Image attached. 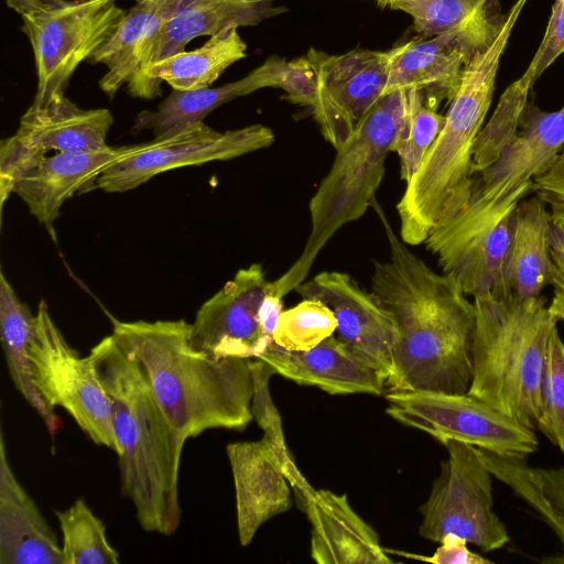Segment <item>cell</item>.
<instances>
[{
    "instance_id": "obj_39",
    "label": "cell",
    "mask_w": 564,
    "mask_h": 564,
    "mask_svg": "<svg viewBox=\"0 0 564 564\" xmlns=\"http://www.w3.org/2000/svg\"><path fill=\"white\" fill-rule=\"evenodd\" d=\"M564 53V0H554L544 36L531 63L541 74Z\"/></svg>"
},
{
    "instance_id": "obj_9",
    "label": "cell",
    "mask_w": 564,
    "mask_h": 564,
    "mask_svg": "<svg viewBox=\"0 0 564 564\" xmlns=\"http://www.w3.org/2000/svg\"><path fill=\"white\" fill-rule=\"evenodd\" d=\"M442 444L447 458L420 508V535L438 543L453 533L484 552L502 549L510 538L494 511L492 474L475 446L455 440Z\"/></svg>"
},
{
    "instance_id": "obj_6",
    "label": "cell",
    "mask_w": 564,
    "mask_h": 564,
    "mask_svg": "<svg viewBox=\"0 0 564 564\" xmlns=\"http://www.w3.org/2000/svg\"><path fill=\"white\" fill-rule=\"evenodd\" d=\"M426 97L419 90L383 95L339 150L308 204L311 230L297 260L278 280L272 293L283 297L305 281L316 257L346 224L370 206L384 176L386 159L414 106Z\"/></svg>"
},
{
    "instance_id": "obj_7",
    "label": "cell",
    "mask_w": 564,
    "mask_h": 564,
    "mask_svg": "<svg viewBox=\"0 0 564 564\" xmlns=\"http://www.w3.org/2000/svg\"><path fill=\"white\" fill-rule=\"evenodd\" d=\"M519 128L498 159L474 175L466 205L430 231L424 242L438 264L511 215L533 192L534 178L547 171L564 149V106L547 112L528 101Z\"/></svg>"
},
{
    "instance_id": "obj_13",
    "label": "cell",
    "mask_w": 564,
    "mask_h": 564,
    "mask_svg": "<svg viewBox=\"0 0 564 564\" xmlns=\"http://www.w3.org/2000/svg\"><path fill=\"white\" fill-rule=\"evenodd\" d=\"M317 67V89L312 113L324 139L343 148L357 126L384 95L390 51L355 48L329 55L310 48Z\"/></svg>"
},
{
    "instance_id": "obj_31",
    "label": "cell",
    "mask_w": 564,
    "mask_h": 564,
    "mask_svg": "<svg viewBox=\"0 0 564 564\" xmlns=\"http://www.w3.org/2000/svg\"><path fill=\"white\" fill-rule=\"evenodd\" d=\"M536 79L535 67L530 63L522 76L511 83L501 95L491 118L476 139L473 151L474 175L495 162L517 138L521 115Z\"/></svg>"
},
{
    "instance_id": "obj_33",
    "label": "cell",
    "mask_w": 564,
    "mask_h": 564,
    "mask_svg": "<svg viewBox=\"0 0 564 564\" xmlns=\"http://www.w3.org/2000/svg\"><path fill=\"white\" fill-rule=\"evenodd\" d=\"M62 531L63 564H118L119 553L109 543L104 522L84 499L56 510Z\"/></svg>"
},
{
    "instance_id": "obj_5",
    "label": "cell",
    "mask_w": 564,
    "mask_h": 564,
    "mask_svg": "<svg viewBox=\"0 0 564 564\" xmlns=\"http://www.w3.org/2000/svg\"><path fill=\"white\" fill-rule=\"evenodd\" d=\"M473 378L468 394L535 430L546 343L557 319L541 296L474 297Z\"/></svg>"
},
{
    "instance_id": "obj_21",
    "label": "cell",
    "mask_w": 564,
    "mask_h": 564,
    "mask_svg": "<svg viewBox=\"0 0 564 564\" xmlns=\"http://www.w3.org/2000/svg\"><path fill=\"white\" fill-rule=\"evenodd\" d=\"M0 564H63L62 545L11 468L2 431Z\"/></svg>"
},
{
    "instance_id": "obj_40",
    "label": "cell",
    "mask_w": 564,
    "mask_h": 564,
    "mask_svg": "<svg viewBox=\"0 0 564 564\" xmlns=\"http://www.w3.org/2000/svg\"><path fill=\"white\" fill-rule=\"evenodd\" d=\"M440 546L430 555L413 554L386 549L388 553H394L408 558L423 561L433 564H492L490 560L471 552L468 542L453 533H448L438 542Z\"/></svg>"
},
{
    "instance_id": "obj_36",
    "label": "cell",
    "mask_w": 564,
    "mask_h": 564,
    "mask_svg": "<svg viewBox=\"0 0 564 564\" xmlns=\"http://www.w3.org/2000/svg\"><path fill=\"white\" fill-rule=\"evenodd\" d=\"M445 122L436 106L422 98L412 109L392 143L400 160V177L408 183L422 164Z\"/></svg>"
},
{
    "instance_id": "obj_15",
    "label": "cell",
    "mask_w": 564,
    "mask_h": 564,
    "mask_svg": "<svg viewBox=\"0 0 564 564\" xmlns=\"http://www.w3.org/2000/svg\"><path fill=\"white\" fill-rule=\"evenodd\" d=\"M302 299L326 304L337 322L336 336L361 360L378 370L386 384L393 373V349L398 330L390 314L375 295L349 274L323 271L294 290Z\"/></svg>"
},
{
    "instance_id": "obj_44",
    "label": "cell",
    "mask_w": 564,
    "mask_h": 564,
    "mask_svg": "<svg viewBox=\"0 0 564 564\" xmlns=\"http://www.w3.org/2000/svg\"><path fill=\"white\" fill-rule=\"evenodd\" d=\"M549 310L557 322H564V299L553 297Z\"/></svg>"
},
{
    "instance_id": "obj_3",
    "label": "cell",
    "mask_w": 564,
    "mask_h": 564,
    "mask_svg": "<svg viewBox=\"0 0 564 564\" xmlns=\"http://www.w3.org/2000/svg\"><path fill=\"white\" fill-rule=\"evenodd\" d=\"M109 400L122 495L148 532L172 535L181 522L178 471L184 443L159 405L140 362L113 335L90 350Z\"/></svg>"
},
{
    "instance_id": "obj_32",
    "label": "cell",
    "mask_w": 564,
    "mask_h": 564,
    "mask_svg": "<svg viewBox=\"0 0 564 564\" xmlns=\"http://www.w3.org/2000/svg\"><path fill=\"white\" fill-rule=\"evenodd\" d=\"M251 368L254 381L251 408L253 419L263 431L261 441L282 469L300 505L316 489L311 486L304 475L299 470L286 445L281 416L273 403L269 389L270 378L274 376L275 372L267 362L257 358L251 360Z\"/></svg>"
},
{
    "instance_id": "obj_42",
    "label": "cell",
    "mask_w": 564,
    "mask_h": 564,
    "mask_svg": "<svg viewBox=\"0 0 564 564\" xmlns=\"http://www.w3.org/2000/svg\"><path fill=\"white\" fill-rule=\"evenodd\" d=\"M550 252L552 260L550 284L554 286L553 297L564 299V216L562 215H552Z\"/></svg>"
},
{
    "instance_id": "obj_34",
    "label": "cell",
    "mask_w": 564,
    "mask_h": 564,
    "mask_svg": "<svg viewBox=\"0 0 564 564\" xmlns=\"http://www.w3.org/2000/svg\"><path fill=\"white\" fill-rule=\"evenodd\" d=\"M337 328L333 311L315 299H303L283 311L273 334V343L294 351H305L335 334Z\"/></svg>"
},
{
    "instance_id": "obj_35",
    "label": "cell",
    "mask_w": 564,
    "mask_h": 564,
    "mask_svg": "<svg viewBox=\"0 0 564 564\" xmlns=\"http://www.w3.org/2000/svg\"><path fill=\"white\" fill-rule=\"evenodd\" d=\"M536 429L564 452V343L557 325L551 330L546 343Z\"/></svg>"
},
{
    "instance_id": "obj_29",
    "label": "cell",
    "mask_w": 564,
    "mask_h": 564,
    "mask_svg": "<svg viewBox=\"0 0 564 564\" xmlns=\"http://www.w3.org/2000/svg\"><path fill=\"white\" fill-rule=\"evenodd\" d=\"M476 448L492 476L535 510L555 533L564 551V467H532L525 457ZM555 562L564 563V555Z\"/></svg>"
},
{
    "instance_id": "obj_25",
    "label": "cell",
    "mask_w": 564,
    "mask_h": 564,
    "mask_svg": "<svg viewBox=\"0 0 564 564\" xmlns=\"http://www.w3.org/2000/svg\"><path fill=\"white\" fill-rule=\"evenodd\" d=\"M247 45L238 28H228L193 51H183L151 64L137 85L133 97L153 99L161 95V83L173 90L191 91L208 88L234 63L246 57Z\"/></svg>"
},
{
    "instance_id": "obj_20",
    "label": "cell",
    "mask_w": 564,
    "mask_h": 564,
    "mask_svg": "<svg viewBox=\"0 0 564 564\" xmlns=\"http://www.w3.org/2000/svg\"><path fill=\"white\" fill-rule=\"evenodd\" d=\"M551 212L538 195L521 200L512 213L509 249L494 296L524 301L538 297L550 284Z\"/></svg>"
},
{
    "instance_id": "obj_28",
    "label": "cell",
    "mask_w": 564,
    "mask_h": 564,
    "mask_svg": "<svg viewBox=\"0 0 564 564\" xmlns=\"http://www.w3.org/2000/svg\"><path fill=\"white\" fill-rule=\"evenodd\" d=\"M34 330L35 315L20 301L1 272L0 333L9 373L15 389L40 415L48 433L55 435L61 429V419L47 405L33 381L29 349Z\"/></svg>"
},
{
    "instance_id": "obj_46",
    "label": "cell",
    "mask_w": 564,
    "mask_h": 564,
    "mask_svg": "<svg viewBox=\"0 0 564 564\" xmlns=\"http://www.w3.org/2000/svg\"><path fill=\"white\" fill-rule=\"evenodd\" d=\"M138 1H151V0H138Z\"/></svg>"
},
{
    "instance_id": "obj_17",
    "label": "cell",
    "mask_w": 564,
    "mask_h": 564,
    "mask_svg": "<svg viewBox=\"0 0 564 564\" xmlns=\"http://www.w3.org/2000/svg\"><path fill=\"white\" fill-rule=\"evenodd\" d=\"M311 523V557L319 564H392L379 535L345 494L315 490L299 505Z\"/></svg>"
},
{
    "instance_id": "obj_14",
    "label": "cell",
    "mask_w": 564,
    "mask_h": 564,
    "mask_svg": "<svg viewBox=\"0 0 564 564\" xmlns=\"http://www.w3.org/2000/svg\"><path fill=\"white\" fill-rule=\"evenodd\" d=\"M272 291L260 263L239 269L208 299L191 324V343L216 358H258L273 340L264 333L260 308Z\"/></svg>"
},
{
    "instance_id": "obj_27",
    "label": "cell",
    "mask_w": 564,
    "mask_h": 564,
    "mask_svg": "<svg viewBox=\"0 0 564 564\" xmlns=\"http://www.w3.org/2000/svg\"><path fill=\"white\" fill-rule=\"evenodd\" d=\"M492 0H384L380 7L400 10L413 18L423 36H446L471 54L484 50L499 34L503 18L492 14Z\"/></svg>"
},
{
    "instance_id": "obj_26",
    "label": "cell",
    "mask_w": 564,
    "mask_h": 564,
    "mask_svg": "<svg viewBox=\"0 0 564 564\" xmlns=\"http://www.w3.org/2000/svg\"><path fill=\"white\" fill-rule=\"evenodd\" d=\"M182 0L138 1L127 11L113 34L89 59L102 64L107 73L99 80L100 89L112 98L139 74L142 59L162 26L173 17Z\"/></svg>"
},
{
    "instance_id": "obj_24",
    "label": "cell",
    "mask_w": 564,
    "mask_h": 564,
    "mask_svg": "<svg viewBox=\"0 0 564 564\" xmlns=\"http://www.w3.org/2000/svg\"><path fill=\"white\" fill-rule=\"evenodd\" d=\"M112 123L108 109H82L61 95L46 106L32 105L21 117L15 134L46 153L97 151L108 147Z\"/></svg>"
},
{
    "instance_id": "obj_12",
    "label": "cell",
    "mask_w": 564,
    "mask_h": 564,
    "mask_svg": "<svg viewBox=\"0 0 564 564\" xmlns=\"http://www.w3.org/2000/svg\"><path fill=\"white\" fill-rule=\"evenodd\" d=\"M273 131L257 123L218 132L204 121L175 127L106 169L97 187L107 193L134 189L153 176L174 169L231 160L270 147Z\"/></svg>"
},
{
    "instance_id": "obj_22",
    "label": "cell",
    "mask_w": 564,
    "mask_h": 564,
    "mask_svg": "<svg viewBox=\"0 0 564 564\" xmlns=\"http://www.w3.org/2000/svg\"><path fill=\"white\" fill-rule=\"evenodd\" d=\"M286 11L273 0H182L173 17L162 26L141 63L138 76L128 91L140 80L148 66L185 51L189 41L213 36L228 28L253 26Z\"/></svg>"
},
{
    "instance_id": "obj_8",
    "label": "cell",
    "mask_w": 564,
    "mask_h": 564,
    "mask_svg": "<svg viewBox=\"0 0 564 564\" xmlns=\"http://www.w3.org/2000/svg\"><path fill=\"white\" fill-rule=\"evenodd\" d=\"M22 18L34 55L37 89L32 105L64 95L77 66L113 34L127 11L116 0H7Z\"/></svg>"
},
{
    "instance_id": "obj_11",
    "label": "cell",
    "mask_w": 564,
    "mask_h": 564,
    "mask_svg": "<svg viewBox=\"0 0 564 564\" xmlns=\"http://www.w3.org/2000/svg\"><path fill=\"white\" fill-rule=\"evenodd\" d=\"M29 356L34 384L47 405L53 410L62 406L95 444L117 454L109 400L91 359L66 341L45 300L37 306Z\"/></svg>"
},
{
    "instance_id": "obj_23",
    "label": "cell",
    "mask_w": 564,
    "mask_h": 564,
    "mask_svg": "<svg viewBox=\"0 0 564 564\" xmlns=\"http://www.w3.org/2000/svg\"><path fill=\"white\" fill-rule=\"evenodd\" d=\"M473 54L446 36L414 39L390 50L384 95L393 90L422 91L437 107L456 95Z\"/></svg>"
},
{
    "instance_id": "obj_41",
    "label": "cell",
    "mask_w": 564,
    "mask_h": 564,
    "mask_svg": "<svg viewBox=\"0 0 564 564\" xmlns=\"http://www.w3.org/2000/svg\"><path fill=\"white\" fill-rule=\"evenodd\" d=\"M533 192L545 202L552 215L564 216V149L553 165L534 178Z\"/></svg>"
},
{
    "instance_id": "obj_4",
    "label": "cell",
    "mask_w": 564,
    "mask_h": 564,
    "mask_svg": "<svg viewBox=\"0 0 564 564\" xmlns=\"http://www.w3.org/2000/svg\"><path fill=\"white\" fill-rule=\"evenodd\" d=\"M527 1L517 0L497 37L469 58L440 134L405 183L397 212L400 238L406 245L423 243L435 226L467 203L474 178V145L491 106L501 56Z\"/></svg>"
},
{
    "instance_id": "obj_38",
    "label": "cell",
    "mask_w": 564,
    "mask_h": 564,
    "mask_svg": "<svg viewBox=\"0 0 564 564\" xmlns=\"http://www.w3.org/2000/svg\"><path fill=\"white\" fill-rule=\"evenodd\" d=\"M46 152L21 140L15 133L0 143V206L18 182L43 159Z\"/></svg>"
},
{
    "instance_id": "obj_10",
    "label": "cell",
    "mask_w": 564,
    "mask_h": 564,
    "mask_svg": "<svg viewBox=\"0 0 564 564\" xmlns=\"http://www.w3.org/2000/svg\"><path fill=\"white\" fill-rule=\"evenodd\" d=\"M386 412L438 442L455 440L506 456L527 457L539 447L534 430L468 393L387 391Z\"/></svg>"
},
{
    "instance_id": "obj_2",
    "label": "cell",
    "mask_w": 564,
    "mask_h": 564,
    "mask_svg": "<svg viewBox=\"0 0 564 564\" xmlns=\"http://www.w3.org/2000/svg\"><path fill=\"white\" fill-rule=\"evenodd\" d=\"M112 335L142 366L184 444L207 430L241 431L253 420L252 359L216 358L197 350L185 319H112Z\"/></svg>"
},
{
    "instance_id": "obj_1",
    "label": "cell",
    "mask_w": 564,
    "mask_h": 564,
    "mask_svg": "<svg viewBox=\"0 0 564 564\" xmlns=\"http://www.w3.org/2000/svg\"><path fill=\"white\" fill-rule=\"evenodd\" d=\"M388 245L373 262L371 293L392 317L398 339L388 391L467 393L473 378L476 311L458 282L437 273L393 231L373 202Z\"/></svg>"
},
{
    "instance_id": "obj_19",
    "label": "cell",
    "mask_w": 564,
    "mask_h": 564,
    "mask_svg": "<svg viewBox=\"0 0 564 564\" xmlns=\"http://www.w3.org/2000/svg\"><path fill=\"white\" fill-rule=\"evenodd\" d=\"M226 452L235 484L238 538L247 546L263 523L289 511L292 487L261 440L230 443Z\"/></svg>"
},
{
    "instance_id": "obj_43",
    "label": "cell",
    "mask_w": 564,
    "mask_h": 564,
    "mask_svg": "<svg viewBox=\"0 0 564 564\" xmlns=\"http://www.w3.org/2000/svg\"><path fill=\"white\" fill-rule=\"evenodd\" d=\"M283 312L282 297L272 293L264 297L260 308V319L264 333L273 340L274 329Z\"/></svg>"
},
{
    "instance_id": "obj_37",
    "label": "cell",
    "mask_w": 564,
    "mask_h": 564,
    "mask_svg": "<svg viewBox=\"0 0 564 564\" xmlns=\"http://www.w3.org/2000/svg\"><path fill=\"white\" fill-rule=\"evenodd\" d=\"M256 90L272 87L286 93V99L293 104L312 107L317 89V67L312 56L286 61L271 56L249 73Z\"/></svg>"
},
{
    "instance_id": "obj_16",
    "label": "cell",
    "mask_w": 564,
    "mask_h": 564,
    "mask_svg": "<svg viewBox=\"0 0 564 564\" xmlns=\"http://www.w3.org/2000/svg\"><path fill=\"white\" fill-rule=\"evenodd\" d=\"M257 359L272 367L275 375L329 394L383 395L387 390L386 378L335 335L305 351L286 350L272 343Z\"/></svg>"
},
{
    "instance_id": "obj_30",
    "label": "cell",
    "mask_w": 564,
    "mask_h": 564,
    "mask_svg": "<svg viewBox=\"0 0 564 564\" xmlns=\"http://www.w3.org/2000/svg\"><path fill=\"white\" fill-rule=\"evenodd\" d=\"M511 231L512 214L442 263L443 273L452 275L466 295L475 297L492 293L509 249Z\"/></svg>"
},
{
    "instance_id": "obj_18",
    "label": "cell",
    "mask_w": 564,
    "mask_h": 564,
    "mask_svg": "<svg viewBox=\"0 0 564 564\" xmlns=\"http://www.w3.org/2000/svg\"><path fill=\"white\" fill-rule=\"evenodd\" d=\"M138 144L87 152H57L44 159L15 185L13 193L42 225L51 228L62 205L75 193L97 187V178L113 163L127 158Z\"/></svg>"
},
{
    "instance_id": "obj_45",
    "label": "cell",
    "mask_w": 564,
    "mask_h": 564,
    "mask_svg": "<svg viewBox=\"0 0 564 564\" xmlns=\"http://www.w3.org/2000/svg\"><path fill=\"white\" fill-rule=\"evenodd\" d=\"M375 1H376L377 3H380V2H382V1H384V0H375Z\"/></svg>"
}]
</instances>
